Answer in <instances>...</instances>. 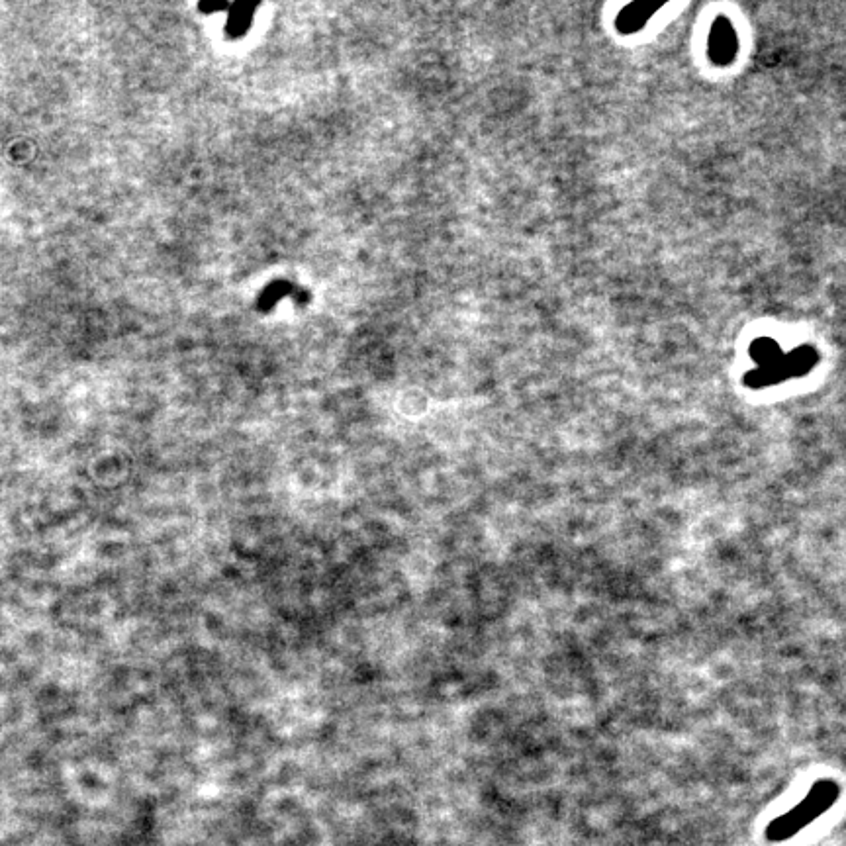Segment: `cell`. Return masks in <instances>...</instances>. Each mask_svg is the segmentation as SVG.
<instances>
[{"label":"cell","mask_w":846,"mask_h":846,"mask_svg":"<svg viewBox=\"0 0 846 846\" xmlns=\"http://www.w3.org/2000/svg\"><path fill=\"white\" fill-rule=\"evenodd\" d=\"M841 794V788L833 780H819L813 784L809 794L803 798L801 803L792 807L782 817L774 819L766 827V839L770 843H786L799 835L807 825L817 821L827 809H831Z\"/></svg>","instance_id":"6da1fadb"},{"label":"cell","mask_w":846,"mask_h":846,"mask_svg":"<svg viewBox=\"0 0 846 846\" xmlns=\"http://www.w3.org/2000/svg\"><path fill=\"white\" fill-rule=\"evenodd\" d=\"M815 363H817V353L811 347H801L798 351H794L792 355L782 357L778 363L749 373L745 382H747V386H752V388L772 386V384L786 380L790 376L805 375Z\"/></svg>","instance_id":"7a4b0ae2"},{"label":"cell","mask_w":846,"mask_h":846,"mask_svg":"<svg viewBox=\"0 0 846 846\" xmlns=\"http://www.w3.org/2000/svg\"><path fill=\"white\" fill-rule=\"evenodd\" d=\"M709 53L711 59L717 65H727L735 59L737 55V36L733 26L727 22V18H717L713 24V32H711V42H709Z\"/></svg>","instance_id":"3957f363"},{"label":"cell","mask_w":846,"mask_h":846,"mask_svg":"<svg viewBox=\"0 0 846 846\" xmlns=\"http://www.w3.org/2000/svg\"><path fill=\"white\" fill-rule=\"evenodd\" d=\"M660 6L657 4H629L617 18V28L623 34H633L637 30H641L647 20L657 12Z\"/></svg>","instance_id":"277c9868"},{"label":"cell","mask_w":846,"mask_h":846,"mask_svg":"<svg viewBox=\"0 0 846 846\" xmlns=\"http://www.w3.org/2000/svg\"><path fill=\"white\" fill-rule=\"evenodd\" d=\"M752 357L762 365V367H770L774 363H778L782 359V351L778 347L776 341L772 339H758L752 343L751 349Z\"/></svg>","instance_id":"5b68a950"}]
</instances>
